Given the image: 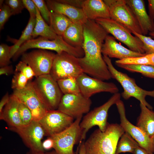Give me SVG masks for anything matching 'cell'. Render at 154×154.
Listing matches in <instances>:
<instances>
[{
	"instance_id": "6da1fadb",
	"label": "cell",
	"mask_w": 154,
	"mask_h": 154,
	"mask_svg": "<svg viewBox=\"0 0 154 154\" xmlns=\"http://www.w3.org/2000/svg\"><path fill=\"white\" fill-rule=\"evenodd\" d=\"M83 26L84 55L78 59L83 72L103 81L110 79L111 75L102 52L108 33L94 20H88Z\"/></svg>"
},
{
	"instance_id": "7a4b0ae2",
	"label": "cell",
	"mask_w": 154,
	"mask_h": 154,
	"mask_svg": "<svg viewBox=\"0 0 154 154\" xmlns=\"http://www.w3.org/2000/svg\"><path fill=\"white\" fill-rule=\"evenodd\" d=\"M125 132L116 123H109L103 132L95 130L84 142L86 154H116L118 141Z\"/></svg>"
},
{
	"instance_id": "3957f363",
	"label": "cell",
	"mask_w": 154,
	"mask_h": 154,
	"mask_svg": "<svg viewBox=\"0 0 154 154\" xmlns=\"http://www.w3.org/2000/svg\"><path fill=\"white\" fill-rule=\"evenodd\" d=\"M103 58L111 74L112 78L116 79L121 85L123 90L121 96L125 100L134 97L149 109L153 108L146 101L145 98L149 96L154 98V90L147 91L139 87L134 79L126 74L117 70L113 66L111 59L108 57L103 56Z\"/></svg>"
},
{
	"instance_id": "277c9868",
	"label": "cell",
	"mask_w": 154,
	"mask_h": 154,
	"mask_svg": "<svg viewBox=\"0 0 154 154\" xmlns=\"http://www.w3.org/2000/svg\"><path fill=\"white\" fill-rule=\"evenodd\" d=\"M32 48L54 50L57 54L65 52L78 58H82L84 55L82 48L74 47L70 45L64 40L62 36H58L57 38L52 40L40 37L30 40L23 44L13 57V59H17L25 51Z\"/></svg>"
},
{
	"instance_id": "5b68a950",
	"label": "cell",
	"mask_w": 154,
	"mask_h": 154,
	"mask_svg": "<svg viewBox=\"0 0 154 154\" xmlns=\"http://www.w3.org/2000/svg\"><path fill=\"white\" fill-rule=\"evenodd\" d=\"M32 82L37 94L47 110H57L63 95L57 82L49 74L36 77Z\"/></svg>"
},
{
	"instance_id": "8992f818",
	"label": "cell",
	"mask_w": 154,
	"mask_h": 154,
	"mask_svg": "<svg viewBox=\"0 0 154 154\" xmlns=\"http://www.w3.org/2000/svg\"><path fill=\"white\" fill-rule=\"evenodd\" d=\"M121 96L118 92L114 94L106 103L89 112L84 117L80 124L82 132L80 143L85 139L89 129L94 126H98L102 131L106 130L109 123L107 122L108 110L120 100Z\"/></svg>"
},
{
	"instance_id": "52a82bcc",
	"label": "cell",
	"mask_w": 154,
	"mask_h": 154,
	"mask_svg": "<svg viewBox=\"0 0 154 154\" xmlns=\"http://www.w3.org/2000/svg\"><path fill=\"white\" fill-rule=\"evenodd\" d=\"M115 39L126 45L129 49L142 54H145L142 42L124 27L111 19L98 18L95 20Z\"/></svg>"
},
{
	"instance_id": "ba28073f",
	"label": "cell",
	"mask_w": 154,
	"mask_h": 154,
	"mask_svg": "<svg viewBox=\"0 0 154 154\" xmlns=\"http://www.w3.org/2000/svg\"><path fill=\"white\" fill-rule=\"evenodd\" d=\"M83 73L78 58L63 52L56 54L50 74L57 82L70 77L77 78Z\"/></svg>"
},
{
	"instance_id": "9c48e42d",
	"label": "cell",
	"mask_w": 154,
	"mask_h": 154,
	"mask_svg": "<svg viewBox=\"0 0 154 154\" xmlns=\"http://www.w3.org/2000/svg\"><path fill=\"white\" fill-rule=\"evenodd\" d=\"M107 6L110 19L122 25L131 33L142 35L139 24L125 0H103Z\"/></svg>"
},
{
	"instance_id": "30bf717a",
	"label": "cell",
	"mask_w": 154,
	"mask_h": 154,
	"mask_svg": "<svg viewBox=\"0 0 154 154\" xmlns=\"http://www.w3.org/2000/svg\"><path fill=\"white\" fill-rule=\"evenodd\" d=\"M82 117L77 118L68 128L50 136L54 142L53 149L57 154H75L74 145L80 142L82 132L80 124Z\"/></svg>"
},
{
	"instance_id": "8fae6325",
	"label": "cell",
	"mask_w": 154,
	"mask_h": 154,
	"mask_svg": "<svg viewBox=\"0 0 154 154\" xmlns=\"http://www.w3.org/2000/svg\"><path fill=\"white\" fill-rule=\"evenodd\" d=\"M91 104L90 98L85 97L81 93L64 94L61 98L57 110L76 119L88 112Z\"/></svg>"
},
{
	"instance_id": "7c38bea8",
	"label": "cell",
	"mask_w": 154,
	"mask_h": 154,
	"mask_svg": "<svg viewBox=\"0 0 154 154\" xmlns=\"http://www.w3.org/2000/svg\"><path fill=\"white\" fill-rule=\"evenodd\" d=\"M56 55L52 52L39 49L24 53L21 59L31 67L36 77L50 74Z\"/></svg>"
},
{
	"instance_id": "4fadbf2b",
	"label": "cell",
	"mask_w": 154,
	"mask_h": 154,
	"mask_svg": "<svg viewBox=\"0 0 154 154\" xmlns=\"http://www.w3.org/2000/svg\"><path fill=\"white\" fill-rule=\"evenodd\" d=\"M12 94L28 107L31 112L34 121H39L48 110L37 94L32 81H29L22 90H14Z\"/></svg>"
},
{
	"instance_id": "5bb4252c",
	"label": "cell",
	"mask_w": 154,
	"mask_h": 154,
	"mask_svg": "<svg viewBox=\"0 0 154 154\" xmlns=\"http://www.w3.org/2000/svg\"><path fill=\"white\" fill-rule=\"evenodd\" d=\"M119 115L120 125L139 145L150 154H154V144L152 140L141 129L130 122L126 117L124 105L120 100L116 104Z\"/></svg>"
},
{
	"instance_id": "9a60e30c",
	"label": "cell",
	"mask_w": 154,
	"mask_h": 154,
	"mask_svg": "<svg viewBox=\"0 0 154 154\" xmlns=\"http://www.w3.org/2000/svg\"><path fill=\"white\" fill-rule=\"evenodd\" d=\"M74 119L57 110H48L38 121L45 135L50 137L57 134L69 127Z\"/></svg>"
},
{
	"instance_id": "2e32d148",
	"label": "cell",
	"mask_w": 154,
	"mask_h": 154,
	"mask_svg": "<svg viewBox=\"0 0 154 154\" xmlns=\"http://www.w3.org/2000/svg\"><path fill=\"white\" fill-rule=\"evenodd\" d=\"M11 130L19 135L30 151L33 153L45 151L42 142L45 133L38 121H33L28 125Z\"/></svg>"
},
{
	"instance_id": "e0dca14e",
	"label": "cell",
	"mask_w": 154,
	"mask_h": 154,
	"mask_svg": "<svg viewBox=\"0 0 154 154\" xmlns=\"http://www.w3.org/2000/svg\"><path fill=\"white\" fill-rule=\"evenodd\" d=\"M81 93L90 98L94 94L105 92L112 94L118 93L119 89L113 83L107 82L90 77L83 73L77 78Z\"/></svg>"
},
{
	"instance_id": "ac0fdd59",
	"label": "cell",
	"mask_w": 154,
	"mask_h": 154,
	"mask_svg": "<svg viewBox=\"0 0 154 154\" xmlns=\"http://www.w3.org/2000/svg\"><path fill=\"white\" fill-rule=\"evenodd\" d=\"M103 56L109 58H116L118 60L141 57L146 54H142L132 51L118 43L113 37L108 35L106 37L102 48Z\"/></svg>"
},
{
	"instance_id": "d6986e66",
	"label": "cell",
	"mask_w": 154,
	"mask_h": 154,
	"mask_svg": "<svg viewBox=\"0 0 154 154\" xmlns=\"http://www.w3.org/2000/svg\"><path fill=\"white\" fill-rule=\"evenodd\" d=\"M139 24L142 35L146 36L154 32V20L151 18L146 11L143 0H125Z\"/></svg>"
},
{
	"instance_id": "ffe728a7",
	"label": "cell",
	"mask_w": 154,
	"mask_h": 154,
	"mask_svg": "<svg viewBox=\"0 0 154 154\" xmlns=\"http://www.w3.org/2000/svg\"><path fill=\"white\" fill-rule=\"evenodd\" d=\"M46 4L49 9L66 16L73 23L83 25L88 20L81 8L57 0H47Z\"/></svg>"
},
{
	"instance_id": "44dd1931",
	"label": "cell",
	"mask_w": 154,
	"mask_h": 154,
	"mask_svg": "<svg viewBox=\"0 0 154 154\" xmlns=\"http://www.w3.org/2000/svg\"><path fill=\"white\" fill-rule=\"evenodd\" d=\"M81 8L88 20L110 19L108 8L103 0H84Z\"/></svg>"
},
{
	"instance_id": "7402d4cb",
	"label": "cell",
	"mask_w": 154,
	"mask_h": 154,
	"mask_svg": "<svg viewBox=\"0 0 154 154\" xmlns=\"http://www.w3.org/2000/svg\"><path fill=\"white\" fill-rule=\"evenodd\" d=\"M19 100L13 94L10 96L9 100L0 114V119L4 121L10 127V129L23 126L18 110Z\"/></svg>"
},
{
	"instance_id": "603a6c76",
	"label": "cell",
	"mask_w": 154,
	"mask_h": 154,
	"mask_svg": "<svg viewBox=\"0 0 154 154\" xmlns=\"http://www.w3.org/2000/svg\"><path fill=\"white\" fill-rule=\"evenodd\" d=\"M141 112L136 126L143 131L152 140L154 137V112L140 103Z\"/></svg>"
},
{
	"instance_id": "cb8c5ba5",
	"label": "cell",
	"mask_w": 154,
	"mask_h": 154,
	"mask_svg": "<svg viewBox=\"0 0 154 154\" xmlns=\"http://www.w3.org/2000/svg\"><path fill=\"white\" fill-rule=\"evenodd\" d=\"M83 25L72 22L62 36L64 40L73 47L82 48L84 41Z\"/></svg>"
},
{
	"instance_id": "d4e9b609",
	"label": "cell",
	"mask_w": 154,
	"mask_h": 154,
	"mask_svg": "<svg viewBox=\"0 0 154 154\" xmlns=\"http://www.w3.org/2000/svg\"><path fill=\"white\" fill-rule=\"evenodd\" d=\"M36 20V24L33 33V39L38 36L50 40L58 37V36L43 19L37 8Z\"/></svg>"
},
{
	"instance_id": "484cf974",
	"label": "cell",
	"mask_w": 154,
	"mask_h": 154,
	"mask_svg": "<svg viewBox=\"0 0 154 154\" xmlns=\"http://www.w3.org/2000/svg\"><path fill=\"white\" fill-rule=\"evenodd\" d=\"M72 23L66 16L53 11H50V26L57 35L62 37L66 30Z\"/></svg>"
},
{
	"instance_id": "4316f807",
	"label": "cell",
	"mask_w": 154,
	"mask_h": 154,
	"mask_svg": "<svg viewBox=\"0 0 154 154\" xmlns=\"http://www.w3.org/2000/svg\"><path fill=\"white\" fill-rule=\"evenodd\" d=\"M36 17L30 16L28 24L19 39L13 45L11 46L10 55L13 57L20 47L27 41L33 38V33L36 24Z\"/></svg>"
},
{
	"instance_id": "83f0119b",
	"label": "cell",
	"mask_w": 154,
	"mask_h": 154,
	"mask_svg": "<svg viewBox=\"0 0 154 154\" xmlns=\"http://www.w3.org/2000/svg\"><path fill=\"white\" fill-rule=\"evenodd\" d=\"M138 145V143L128 133L125 132L118 141L116 154L127 152L133 154L135 149Z\"/></svg>"
},
{
	"instance_id": "f1b7e54d",
	"label": "cell",
	"mask_w": 154,
	"mask_h": 154,
	"mask_svg": "<svg viewBox=\"0 0 154 154\" xmlns=\"http://www.w3.org/2000/svg\"><path fill=\"white\" fill-rule=\"evenodd\" d=\"M59 87L63 94H78L80 93L76 78L70 77L62 79L57 81Z\"/></svg>"
},
{
	"instance_id": "f546056e",
	"label": "cell",
	"mask_w": 154,
	"mask_h": 154,
	"mask_svg": "<svg viewBox=\"0 0 154 154\" xmlns=\"http://www.w3.org/2000/svg\"><path fill=\"white\" fill-rule=\"evenodd\" d=\"M116 65L129 72L140 73L145 77L154 79V66L152 65L119 64Z\"/></svg>"
},
{
	"instance_id": "4dcf8cb0",
	"label": "cell",
	"mask_w": 154,
	"mask_h": 154,
	"mask_svg": "<svg viewBox=\"0 0 154 154\" xmlns=\"http://www.w3.org/2000/svg\"><path fill=\"white\" fill-rule=\"evenodd\" d=\"M18 107L23 125L26 126L29 124L33 121L32 114L30 110L25 105L19 100Z\"/></svg>"
},
{
	"instance_id": "1f68e13d",
	"label": "cell",
	"mask_w": 154,
	"mask_h": 154,
	"mask_svg": "<svg viewBox=\"0 0 154 154\" xmlns=\"http://www.w3.org/2000/svg\"><path fill=\"white\" fill-rule=\"evenodd\" d=\"M29 80L21 73L15 71L11 82V88L14 90H19L24 89Z\"/></svg>"
},
{
	"instance_id": "d6a6232c",
	"label": "cell",
	"mask_w": 154,
	"mask_h": 154,
	"mask_svg": "<svg viewBox=\"0 0 154 154\" xmlns=\"http://www.w3.org/2000/svg\"><path fill=\"white\" fill-rule=\"evenodd\" d=\"M116 64H140L150 65L149 59L146 55L118 60L115 61Z\"/></svg>"
},
{
	"instance_id": "836d02e7",
	"label": "cell",
	"mask_w": 154,
	"mask_h": 154,
	"mask_svg": "<svg viewBox=\"0 0 154 154\" xmlns=\"http://www.w3.org/2000/svg\"><path fill=\"white\" fill-rule=\"evenodd\" d=\"M132 33L139 38L143 43L144 50L146 54H154V40L150 37L139 34L135 32H132Z\"/></svg>"
},
{
	"instance_id": "e575fe53",
	"label": "cell",
	"mask_w": 154,
	"mask_h": 154,
	"mask_svg": "<svg viewBox=\"0 0 154 154\" xmlns=\"http://www.w3.org/2000/svg\"><path fill=\"white\" fill-rule=\"evenodd\" d=\"M11 46L6 44L0 45V66L1 67L9 65L11 58L10 55Z\"/></svg>"
},
{
	"instance_id": "d590c367",
	"label": "cell",
	"mask_w": 154,
	"mask_h": 154,
	"mask_svg": "<svg viewBox=\"0 0 154 154\" xmlns=\"http://www.w3.org/2000/svg\"><path fill=\"white\" fill-rule=\"evenodd\" d=\"M15 71L21 73L29 81L35 76V73L31 67L22 61L19 62L16 66Z\"/></svg>"
},
{
	"instance_id": "8d00e7d4",
	"label": "cell",
	"mask_w": 154,
	"mask_h": 154,
	"mask_svg": "<svg viewBox=\"0 0 154 154\" xmlns=\"http://www.w3.org/2000/svg\"><path fill=\"white\" fill-rule=\"evenodd\" d=\"M39 11L44 20L50 23V11L46 3L43 0H32Z\"/></svg>"
},
{
	"instance_id": "74e56055",
	"label": "cell",
	"mask_w": 154,
	"mask_h": 154,
	"mask_svg": "<svg viewBox=\"0 0 154 154\" xmlns=\"http://www.w3.org/2000/svg\"><path fill=\"white\" fill-rule=\"evenodd\" d=\"M5 3L9 7L12 15L21 13L24 8L22 0H7Z\"/></svg>"
},
{
	"instance_id": "f35d334b",
	"label": "cell",
	"mask_w": 154,
	"mask_h": 154,
	"mask_svg": "<svg viewBox=\"0 0 154 154\" xmlns=\"http://www.w3.org/2000/svg\"><path fill=\"white\" fill-rule=\"evenodd\" d=\"M12 15L9 7L7 5L1 4L0 10V29H3L4 25L10 17Z\"/></svg>"
},
{
	"instance_id": "ab89813d",
	"label": "cell",
	"mask_w": 154,
	"mask_h": 154,
	"mask_svg": "<svg viewBox=\"0 0 154 154\" xmlns=\"http://www.w3.org/2000/svg\"><path fill=\"white\" fill-rule=\"evenodd\" d=\"M24 8L29 12L30 16L36 17L37 8L33 0H22Z\"/></svg>"
},
{
	"instance_id": "60d3db41",
	"label": "cell",
	"mask_w": 154,
	"mask_h": 154,
	"mask_svg": "<svg viewBox=\"0 0 154 154\" xmlns=\"http://www.w3.org/2000/svg\"><path fill=\"white\" fill-rule=\"evenodd\" d=\"M54 146V141L50 137H49L42 142V147L44 151L49 150L52 148H53Z\"/></svg>"
},
{
	"instance_id": "b9f144b4",
	"label": "cell",
	"mask_w": 154,
	"mask_h": 154,
	"mask_svg": "<svg viewBox=\"0 0 154 154\" xmlns=\"http://www.w3.org/2000/svg\"><path fill=\"white\" fill-rule=\"evenodd\" d=\"M58 1L66 3L78 8H81V5L83 0H57Z\"/></svg>"
},
{
	"instance_id": "7bdbcfd3",
	"label": "cell",
	"mask_w": 154,
	"mask_h": 154,
	"mask_svg": "<svg viewBox=\"0 0 154 154\" xmlns=\"http://www.w3.org/2000/svg\"><path fill=\"white\" fill-rule=\"evenodd\" d=\"M13 72L12 66H7L1 67L0 69V75H8L11 74Z\"/></svg>"
},
{
	"instance_id": "ee69618b",
	"label": "cell",
	"mask_w": 154,
	"mask_h": 154,
	"mask_svg": "<svg viewBox=\"0 0 154 154\" xmlns=\"http://www.w3.org/2000/svg\"><path fill=\"white\" fill-rule=\"evenodd\" d=\"M10 96L8 93H7L1 99L0 102V114L2 113L4 108L8 102Z\"/></svg>"
},
{
	"instance_id": "f6af8a7d",
	"label": "cell",
	"mask_w": 154,
	"mask_h": 154,
	"mask_svg": "<svg viewBox=\"0 0 154 154\" xmlns=\"http://www.w3.org/2000/svg\"><path fill=\"white\" fill-rule=\"evenodd\" d=\"M149 15L154 20V0H148Z\"/></svg>"
},
{
	"instance_id": "bcb514c9",
	"label": "cell",
	"mask_w": 154,
	"mask_h": 154,
	"mask_svg": "<svg viewBox=\"0 0 154 154\" xmlns=\"http://www.w3.org/2000/svg\"><path fill=\"white\" fill-rule=\"evenodd\" d=\"M133 154H150L139 145L135 148Z\"/></svg>"
},
{
	"instance_id": "7dc6e473",
	"label": "cell",
	"mask_w": 154,
	"mask_h": 154,
	"mask_svg": "<svg viewBox=\"0 0 154 154\" xmlns=\"http://www.w3.org/2000/svg\"><path fill=\"white\" fill-rule=\"evenodd\" d=\"M80 143L78 149V153L77 154H86L84 142L82 141ZM75 154H76L75 153Z\"/></svg>"
},
{
	"instance_id": "c3c4849f",
	"label": "cell",
	"mask_w": 154,
	"mask_h": 154,
	"mask_svg": "<svg viewBox=\"0 0 154 154\" xmlns=\"http://www.w3.org/2000/svg\"><path fill=\"white\" fill-rule=\"evenodd\" d=\"M26 154H57V153L55 150H54L48 152H45L44 151V152L39 153H33L29 151V152H27L26 153Z\"/></svg>"
},
{
	"instance_id": "681fc988",
	"label": "cell",
	"mask_w": 154,
	"mask_h": 154,
	"mask_svg": "<svg viewBox=\"0 0 154 154\" xmlns=\"http://www.w3.org/2000/svg\"><path fill=\"white\" fill-rule=\"evenodd\" d=\"M148 57L150 65L154 66V54H146Z\"/></svg>"
},
{
	"instance_id": "f907efd6",
	"label": "cell",
	"mask_w": 154,
	"mask_h": 154,
	"mask_svg": "<svg viewBox=\"0 0 154 154\" xmlns=\"http://www.w3.org/2000/svg\"><path fill=\"white\" fill-rule=\"evenodd\" d=\"M150 37L154 40V32L150 33L149 34Z\"/></svg>"
},
{
	"instance_id": "816d5d0a",
	"label": "cell",
	"mask_w": 154,
	"mask_h": 154,
	"mask_svg": "<svg viewBox=\"0 0 154 154\" xmlns=\"http://www.w3.org/2000/svg\"><path fill=\"white\" fill-rule=\"evenodd\" d=\"M152 141H153V144H154V137L152 139Z\"/></svg>"
}]
</instances>
